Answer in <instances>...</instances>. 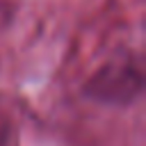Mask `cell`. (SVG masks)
Instances as JSON below:
<instances>
[{
    "label": "cell",
    "instance_id": "6da1fadb",
    "mask_svg": "<svg viewBox=\"0 0 146 146\" xmlns=\"http://www.w3.org/2000/svg\"><path fill=\"white\" fill-rule=\"evenodd\" d=\"M82 94L107 107L135 105L144 94V68L132 55L114 57L84 82Z\"/></svg>",
    "mask_w": 146,
    "mask_h": 146
},
{
    "label": "cell",
    "instance_id": "7a4b0ae2",
    "mask_svg": "<svg viewBox=\"0 0 146 146\" xmlns=\"http://www.w3.org/2000/svg\"><path fill=\"white\" fill-rule=\"evenodd\" d=\"M0 146H5V139H0Z\"/></svg>",
    "mask_w": 146,
    "mask_h": 146
}]
</instances>
